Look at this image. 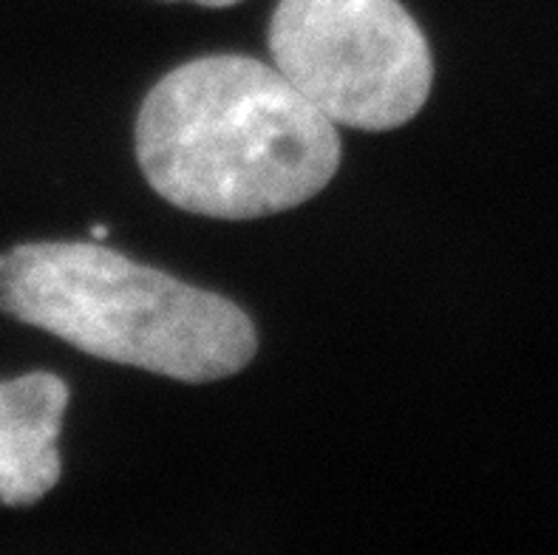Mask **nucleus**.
I'll use <instances>...</instances> for the list:
<instances>
[{
	"instance_id": "obj_6",
	"label": "nucleus",
	"mask_w": 558,
	"mask_h": 555,
	"mask_svg": "<svg viewBox=\"0 0 558 555\" xmlns=\"http://www.w3.org/2000/svg\"><path fill=\"white\" fill-rule=\"evenodd\" d=\"M92 236H94V241H102L108 236V227L106 225H97V227H92Z\"/></svg>"
},
{
	"instance_id": "obj_2",
	"label": "nucleus",
	"mask_w": 558,
	"mask_h": 555,
	"mask_svg": "<svg viewBox=\"0 0 558 555\" xmlns=\"http://www.w3.org/2000/svg\"><path fill=\"white\" fill-rule=\"evenodd\" d=\"M0 310L92 358L182 383L230 377L258 349L253 321L233 301L83 241L0 255Z\"/></svg>"
},
{
	"instance_id": "obj_1",
	"label": "nucleus",
	"mask_w": 558,
	"mask_h": 555,
	"mask_svg": "<svg viewBox=\"0 0 558 555\" xmlns=\"http://www.w3.org/2000/svg\"><path fill=\"white\" fill-rule=\"evenodd\" d=\"M136 159L165 202L235 221L318 196L340 168V136L278 69L213 55L150 88L136 117Z\"/></svg>"
},
{
	"instance_id": "obj_3",
	"label": "nucleus",
	"mask_w": 558,
	"mask_h": 555,
	"mask_svg": "<svg viewBox=\"0 0 558 555\" xmlns=\"http://www.w3.org/2000/svg\"><path fill=\"white\" fill-rule=\"evenodd\" d=\"M269 51L335 125L391 131L432 94V49L400 0H281Z\"/></svg>"
},
{
	"instance_id": "obj_5",
	"label": "nucleus",
	"mask_w": 558,
	"mask_h": 555,
	"mask_svg": "<svg viewBox=\"0 0 558 555\" xmlns=\"http://www.w3.org/2000/svg\"><path fill=\"white\" fill-rule=\"evenodd\" d=\"M191 3H198V7H210V9H225V7H235L241 0H191Z\"/></svg>"
},
{
	"instance_id": "obj_4",
	"label": "nucleus",
	"mask_w": 558,
	"mask_h": 555,
	"mask_svg": "<svg viewBox=\"0 0 558 555\" xmlns=\"http://www.w3.org/2000/svg\"><path fill=\"white\" fill-rule=\"evenodd\" d=\"M69 386L57 374L32 372L0 383V502L28 507L60 482L57 436Z\"/></svg>"
}]
</instances>
